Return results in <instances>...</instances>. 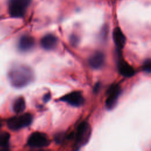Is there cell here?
<instances>
[{
	"instance_id": "cell-1",
	"label": "cell",
	"mask_w": 151,
	"mask_h": 151,
	"mask_svg": "<svg viewBox=\"0 0 151 151\" xmlns=\"http://www.w3.org/2000/svg\"><path fill=\"white\" fill-rule=\"evenodd\" d=\"M34 78L32 69L24 64L12 66L8 73V79L11 85L15 88H22L28 85Z\"/></svg>"
},
{
	"instance_id": "cell-2",
	"label": "cell",
	"mask_w": 151,
	"mask_h": 151,
	"mask_svg": "<svg viewBox=\"0 0 151 151\" xmlns=\"http://www.w3.org/2000/svg\"><path fill=\"white\" fill-rule=\"evenodd\" d=\"M32 0H8V9L11 17L22 18Z\"/></svg>"
},
{
	"instance_id": "cell-3",
	"label": "cell",
	"mask_w": 151,
	"mask_h": 151,
	"mask_svg": "<svg viewBox=\"0 0 151 151\" xmlns=\"http://www.w3.org/2000/svg\"><path fill=\"white\" fill-rule=\"evenodd\" d=\"M32 122V116L29 113H24L10 118L7 122V126L11 130H18L29 126Z\"/></svg>"
},
{
	"instance_id": "cell-4",
	"label": "cell",
	"mask_w": 151,
	"mask_h": 151,
	"mask_svg": "<svg viewBox=\"0 0 151 151\" xmlns=\"http://www.w3.org/2000/svg\"><path fill=\"white\" fill-rule=\"evenodd\" d=\"M91 134L90 124L85 122L81 123L77 129L76 133V147L78 148L85 145L89 140Z\"/></svg>"
},
{
	"instance_id": "cell-5",
	"label": "cell",
	"mask_w": 151,
	"mask_h": 151,
	"mask_svg": "<svg viewBox=\"0 0 151 151\" xmlns=\"http://www.w3.org/2000/svg\"><path fill=\"white\" fill-rule=\"evenodd\" d=\"M50 143L48 136L43 133L35 132L32 133L28 139L27 144L31 147L41 148L47 146Z\"/></svg>"
},
{
	"instance_id": "cell-6",
	"label": "cell",
	"mask_w": 151,
	"mask_h": 151,
	"mask_svg": "<svg viewBox=\"0 0 151 151\" xmlns=\"http://www.w3.org/2000/svg\"><path fill=\"white\" fill-rule=\"evenodd\" d=\"M61 100L76 107L81 106L84 103V98L80 91H73L68 93L62 97Z\"/></svg>"
},
{
	"instance_id": "cell-7",
	"label": "cell",
	"mask_w": 151,
	"mask_h": 151,
	"mask_svg": "<svg viewBox=\"0 0 151 151\" xmlns=\"http://www.w3.org/2000/svg\"><path fill=\"white\" fill-rule=\"evenodd\" d=\"M109 96L106 100V106L109 110L113 109L117 104L121 93V88L118 85L113 86L109 90Z\"/></svg>"
},
{
	"instance_id": "cell-8",
	"label": "cell",
	"mask_w": 151,
	"mask_h": 151,
	"mask_svg": "<svg viewBox=\"0 0 151 151\" xmlns=\"http://www.w3.org/2000/svg\"><path fill=\"white\" fill-rule=\"evenodd\" d=\"M35 45L34 38L29 35H24L19 40L18 48L20 51L27 52L32 49Z\"/></svg>"
},
{
	"instance_id": "cell-9",
	"label": "cell",
	"mask_w": 151,
	"mask_h": 151,
	"mask_svg": "<svg viewBox=\"0 0 151 151\" xmlns=\"http://www.w3.org/2000/svg\"><path fill=\"white\" fill-rule=\"evenodd\" d=\"M89 65L93 69L101 68L105 62V57L103 52L97 51L93 53L88 59Z\"/></svg>"
},
{
	"instance_id": "cell-10",
	"label": "cell",
	"mask_w": 151,
	"mask_h": 151,
	"mask_svg": "<svg viewBox=\"0 0 151 151\" xmlns=\"http://www.w3.org/2000/svg\"><path fill=\"white\" fill-rule=\"evenodd\" d=\"M57 43V38L51 34H48L44 36L40 41L42 48L46 50H52L54 49L56 47Z\"/></svg>"
},
{
	"instance_id": "cell-11",
	"label": "cell",
	"mask_w": 151,
	"mask_h": 151,
	"mask_svg": "<svg viewBox=\"0 0 151 151\" xmlns=\"http://www.w3.org/2000/svg\"><path fill=\"white\" fill-rule=\"evenodd\" d=\"M113 38L114 42L118 50H121L125 45L126 38L119 27H117L114 29L113 32Z\"/></svg>"
},
{
	"instance_id": "cell-12",
	"label": "cell",
	"mask_w": 151,
	"mask_h": 151,
	"mask_svg": "<svg viewBox=\"0 0 151 151\" xmlns=\"http://www.w3.org/2000/svg\"><path fill=\"white\" fill-rule=\"evenodd\" d=\"M118 68L119 73L125 77H130L135 74L133 67L122 58L119 60Z\"/></svg>"
},
{
	"instance_id": "cell-13",
	"label": "cell",
	"mask_w": 151,
	"mask_h": 151,
	"mask_svg": "<svg viewBox=\"0 0 151 151\" xmlns=\"http://www.w3.org/2000/svg\"><path fill=\"white\" fill-rule=\"evenodd\" d=\"M26 107L25 101L23 97H19L15 100L12 105L14 111L17 114H19L23 112Z\"/></svg>"
},
{
	"instance_id": "cell-14",
	"label": "cell",
	"mask_w": 151,
	"mask_h": 151,
	"mask_svg": "<svg viewBox=\"0 0 151 151\" xmlns=\"http://www.w3.org/2000/svg\"><path fill=\"white\" fill-rule=\"evenodd\" d=\"M10 139V134L9 133L4 132L0 133V147H5L8 146Z\"/></svg>"
},
{
	"instance_id": "cell-15",
	"label": "cell",
	"mask_w": 151,
	"mask_h": 151,
	"mask_svg": "<svg viewBox=\"0 0 151 151\" xmlns=\"http://www.w3.org/2000/svg\"><path fill=\"white\" fill-rule=\"evenodd\" d=\"M143 70L146 73H150L151 71V60L150 59H147L145 61L142 65Z\"/></svg>"
},
{
	"instance_id": "cell-16",
	"label": "cell",
	"mask_w": 151,
	"mask_h": 151,
	"mask_svg": "<svg viewBox=\"0 0 151 151\" xmlns=\"http://www.w3.org/2000/svg\"><path fill=\"white\" fill-rule=\"evenodd\" d=\"M70 43L73 45H77L79 42V38L75 34H72L70 38Z\"/></svg>"
},
{
	"instance_id": "cell-17",
	"label": "cell",
	"mask_w": 151,
	"mask_h": 151,
	"mask_svg": "<svg viewBox=\"0 0 151 151\" xmlns=\"http://www.w3.org/2000/svg\"><path fill=\"white\" fill-rule=\"evenodd\" d=\"M63 139V134H56V136L55 137V140L56 141V142L60 143L62 141Z\"/></svg>"
},
{
	"instance_id": "cell-18",
	"label": "cell",
	"mask_w": 151,
	"mask_h": 151,
	"mask_svg": "<svg viewBox=\"0 0 151 151\" xmlns=\"http://www.w3.org/2000/svg\"><path fill=\"white\" fill-rule=\"evenodd\" d=\"M51 97V94L50 93H47L45 96H44V100L45 101H48L49 100V99H50Z\"/></svg>"
},
{
	"instance_id": "cell-19",
	"label": "cell",
	"mask_w": 151,
	"mask_h": 151,
	"mask_svg": "<svg viewBox=\"0 0 151 151\" xmlns=\"http://www.w3.org/2000/svg\"><path fill=\"white\" fill-rule=\"evenodd\" d=\"M6 147H5V149H2V150H1L0 151H8V149H6Z\"/></svg>"
},
{
	"instance_id": "cell-20",
	"label": "cell",
	"mask_w": 151,
	"mask_h": 151,
	"mask_svg": "<svg viewBox=\"0 0 151 151\" xmlns=\"http://www.w3.org/2000/svg\"><path fill=\"white\" fill-rule=\"evenodd\" d=\"M1 127H2V123H1V122H0V129H1Z\"/></svg>"
}]
</instances>
